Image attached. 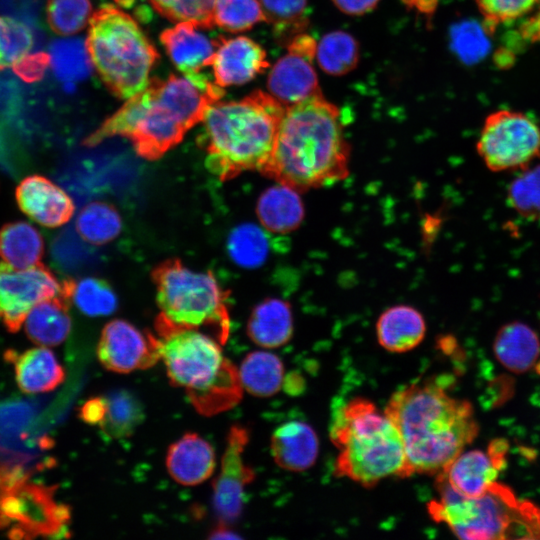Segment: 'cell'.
Instances as JSON below:
<instances>
[{
    "instance_id": "6da1fadb",
    "label": "cell",
    "mask_w": 540,
    "mask_h": 540,
    "mask_svg": "<svg viewBox=\"0 0 540 540\" xmlns=\"http://www.w3.org/2000/svg\"><path fill=\"white\" fill-rule=\"evenodd\" d=\"M384 412L401 436L408 476L437 475L479 432L472 404L430 380L395 391Z\"/></svg>"
},
{
    "instance_id": "7a4b0ae2",
    "label": "cell",
    "mask_w": 540,
    "mask_h": 540,
    "mask_svg": "<svg viewBox=\"0 0 540 540\" xmlns=\"http://www.w3.org/2000/svg\"><path fill=\"white\" fill-rule=\"evenodd\" d=\"M223 94V88L216 84L202 86L185 76L150 80L86 137L83 145L94 147L110 137L122 136L132 142L139 156L159 158L201 122L208 107Z\"/></svg>"
},
{
    "instance_id": "3957f363",
    "label": "cell",
    "mask_w": 540,
    "mask_h": 540,
    "mask_svg": "<svg viewBox=\"0 0 540 540\" xmlns=\"http://www.w3.org/2000/svg\"><path fill=\"white\" fill-rule=\"evenodd\" d=\"M350 155L339 109L320 92L286 107L273 154L261 172L306 191L344 180Z\"/></svg>"
},
{
    "instance_id": "277c9868",
    "label": "cell",
    "mask_w": 540,
    "mask_h": 540,
    "mask_svg": "<svg viewBox=\"0 0 540 540\" xmlns=\"http://www.w3.org/2000/svg\"><path fill=\"white\" fill-rule=\"evenodd\" d=\"M286 106L271 94L254 91L241 100L212 103L206 110L199 141L208 170L220 180L269 162Z\"/></svg>"
},
{
    "instance_id": "5b68a950",
    "label": "cell",
    "mask_w": 540,
    "mask_h": 540,
    "mask_svg": "<svg viewBox=\"0 0 540 540\" xmlns=\"http://www.w3.org/2000/svg\"><path fill=\"white\" fill-rule=\"evenodd\" d=\"M330 439L339 451L334 465L337 477L366 488L391 476L409 477L396 426L366 398H353L336 411Z\"/></svg>"
},
{
    "instance_id": "8992f818",
    "label": "cell",
    "mask_w": 540,
    "mask_h": 540,
    "mask_svg": "<svg viewBox=\"0 0 540 540\" xmlns=\"http://www.w3.org/2000/svg\"><path fill=\"white\" fill-rule=\"evenodd\" d=\"M438 498L429 502L431 518L467 540L539 539L540 509L518 499L498 482L477 497H464L435 481Z\"/></svg>"
},
{
    "instance_id": "52a82bcc",
    "label": "cell",
    "mask_w": 540,
    "mask_h": 540,
    "mask_svg": "<svg viewBox=\"0 0 540 540\" xmlns=\"http://www.w3.org/2000/svg\"><path fill=\"white\" fill-rule=\"evenodd\" d=\"M88 24L87 53L109 91L121 99L142 91L159 55L137 22L105 5L92 13Z\"/></svg>"
},
{
    "instance_id": "ba28073f",
    "label": "cell",
    "mask_w": 540,
    "mask_h": 540,
    "mask_svg": "<svg viewBox=\"0 0 540 540\" xmlns=\"http://www.w3.org/2000/svg\"><path fill=\"white\" fill-rule=\"evenodd\" d=\"M160 315L156 324L209 328L221 343L227 339L230 318L227 294L210 272H196L179 260L161 263L152 272Z\"/></svg>"
},
{
    "instance_id": "9c48e42d",
    "label": "cell",
    "mask_w": 540,
    "mask_h": 540,
    "mask_svg": "<svg viewBox=\"0 0 540 540\" xmlns=\"http://www.w3.org/2000/svg\"><path fill=\"white\" fill-rule=\"evenodd\" d=\"M156 329L168 378L172 385L185 389L191 403L238 371L211 335L159 324Z\"/></svg>"
},
{
    "instance_id": "30bf717a",
    "label": "cell",
    "mask_w": 540,
    "mask_h": 540,
    "mask_svg": "<svg viewBox=\"0 0 540 540\" xmlns=\"http://www.w3.org/2000/svg\"><path fill=\"white\" fill-rule=\"evenodd\" d=\"M476 149L491 171L525 169L540 156V128L521 112L495 111L485 119Z\"/></svg>"
},
{
    "instance_id": "8fae6325",
    "label": "cell",
    "mask_w": 540,
    "mask_h": 540,
    "mask_svg": "<svg viewBox=\"0 0 540 540\" xmlns=\"http://www.w3.org/2000/svg\"><path fill=\"white\" fill-rule=\"evenodd\" d=\"M63 288L54 273L41 262L24 269L0 262V321L9 332H18L29 311Z\"/></svg>"
},
{
    "instance_id": "7c38bea8",
    "label": "cell",
    "mask_w": 540,
    "mask_h": 540,
    "mask_svg": "<svg viewBox=\"0 0 540 540\" xmlns=\"http://www.w3.org/2000/svg\"><path fill=\"white\" fill-rule=\"evenodd\" d=\"M97 357L104 368L116 373L147 369L161 359L160 341L131 323L116 319L103 328L97 345Z\"/></svg>"
},
{
    "instance_id": "4fadbf2b",
    "label": "cell",
    "mask_w": 540,
    "mask_h": 540,
    "mask_svg": "<svg viewBox=\"0 0 540 540\" xmlns=\"http://www.w3.org/2000/svg\"><path fill=\"white\" fill-rule=\"evenodd\" d=\"M249 437V430L240 425L232 426L226 437L220 471L213 483L212 498L221 525L228 526L239 518L244 489L256 476L243 460Z\"/></svg>"
},
{
    "instance_id": "5bb4252c",
    "label": "cell",
    "mask_w": 540,
    "mask_h": 540,
    "mask_svg": "<svg viewBox=\"0 0 540 540\" xmlns=\"http://www.w3.org/2000/svg\"><path fill=\"white\" fill-rule=\"evenodd\" d=\"M316 43L306 34L293 37L288 44V53L272 67L267 86L270 94L284 106L299 103L321 90L312 66Z\"/></svg>"
},
{
    "instance_id": "9a60e30c",
    "label": "cell",
    "mask_w": 540,
    "mask_h": 540,
    "mask_svg": "<svg viewBox=\"0 0 540 540\" xmlns=\"http://www.w3.org/2000/svg\"><path fill=\"white\" fill-rule=\"evenodd\" d=\"M505 447L503 441L496 440L487 451H462L436 479L464 497H477L496 481L504 466Z\"/></svg>"
},
{
    "instance_id": "2e32d148",
    "label": "cell",
    "mask_w": 540,
    "mask_h": 540,
    "mask_svg": "<svg viewBox=\"0 0 540 540\" xmlns=\"http://www.w3.org/2000/svg\"><path fill=\"white\" fill-rule=\"evenodd\" d=\"M15 196L22 212L44 227H60L74 214L75 206L69 195L41 175L24 178L16 187Z\"/></svg>"
},
{
    "instance_id": "e0dca14e",
    "label": "cell",
    "mask_w": 540,
    "mask_h": 540,
    "mask_svg": "<svg viewBox=\"0 0 540 540\" xmlns=\"http://www.w3.org/2000/svg\"><path fill=\"white\" fill-rule=\"evenodd\" d=\"M214 82L221 88L242 85L269 66L264 49L250 38H220L212 59Z\"/></svg>"
},
{
    "instance_id": "ac0fdd59",
    "label": "cell",
    "mask_w": 540,
    "mask_h": 540,
    "mask_svg": "<svg viewBox=\"0 0 540 540\" xmlns=\"http://www.w3.org/2000/svg\"><path fill=\"white\" fill-rule=\"evenodd\" d=\"M74 284V280L65 279L59 294L40 301L29 311L23 324L33 343L52 347L66 340L72 324L68 308Z\"/></svg>"
},
{
    "instance_id": "d6986e66",
    "label": "cell",
    "mask_w": 540,
    "mask_h": 540,
    "mask_svg": "<svg viewBox=\"0 0 540 540\" xmlns=\"http://www.w3.org/2000/svg\"><path fill=\"white\" fill-rule=\"evenodd\" d=\"M215 452L209 442L196 433H186L170 445L166 455L169 475L179 484L195 486L214 472Z\"/></svg>"
},
{
    "instance_id": "ffe728a7",
    "label": "cell",
    "mask_w": 540,
    "mask_h": 540,
    "mask_svg": "<svg viewBox=\"0 0 540 540\" xmlns=\"http://www.w3.org/2000/svg\"><path fill=\"white\" fill-rule=\"evenodd\" d=\"M191 22H179L160 35L172 62L184 76L211 66L218 40H211Z\"/></svg>"
},
{
    "instance_id": "44dd1931",
    "label": "cell",
    "mask_w": 540,
    "mask_h": 540,
    "mask_svg": "<svg viewBox=\"0 0 540 540\" xmlns=\"http://www.w3.org/2000/svg\"><path fill=\"white\" fill-rule=\"evenodd\" d=\"M271 455L282 469L301 472L311 468L319 454V439L306 422L293 420L280 425L271 436Z\"/></svg>"
},
{
    "instance_id": "7402d4cb",
    "label": "cell",
    "mask_w": 540,
    "mask_h": 540,
    "mask_svg": "<svg viewBox=\"0 0 540 540\" xmlns=\"http://www.w3.org/2000/svg\"><path fill=\"white\" fill-rule=\"evenodd\" d=\"M426 334L423 315L410 305H394L384 310L376 322L378 343L392 353L416 348Z\"/></svg>"
},
{
    "instance_id": "603a6c76",
    "label": "cell",
    "mask_w": 540,
    "mask_h": 540,
    "mask_svg": "<svg viewBox=\"0 0 540 540\" xmlns=\"http://www.w3.org/2000/svg\"><path fill=\"white\" fill-rule=\"evenodd\" d=\"M13 360L16 381L25 393H44L54 390L65 379V371L48 347H38L22 354L8 351Z\"/></svg>"
},
{
    "instance_id": "cb8c5ba5",
    "label": "cell",
    "mask_w": 540,
    "mask_h": 540,
    "mask_svg": "<svg viewBox=\"0 0 540 540\" xmlns=\"http://www.w3.org/2000/svg\"><path fill=\"white\" fill-rule=\"evenodd\" d=\"M249 338L263 348L285 345L293 334V314L288 302L270 298L252 311L247 325Z\"/></svg>"
},
{
    "instance_id": "d4e9b609",
    "label": "cell",
    "mask_w": 540,
    "mask_h": 540,
    "mask_svg": "<svg viewBox=\"0 0 540 540\" xmlns=\"http://www.w3.org/2000/svg\"><path fill=\"white\" fill-rule=\"evenodd\" d=\"M493 351L507 370L524 373L536 364L540 355L539 337L522 322L508 323L498 330Z\"/></svg>"
},
{
    "instance_id": "484cf974",
    "label": "cell",
    "mask_w": 540,
    "mask_h": 540,
    "mask_svg": "<svg viewBox=\"0 0 540 540\" xmlns=\"http://www.w3.org/2000/svg\"><path fill=\"white\" fill-rule=\"evenodd\" d=\"M298 192L279 183L262 193L257 203V215L266 229L286 233L299 227L304 218V206Z\"/></svg>"
},
{
    "instance_id": "4316f807",
    "label": "cell",
    "mask_w": 540,
    "mask_h": 540,
    "mask_svg": "<svg viewBox=\"0 0 540 540\" xmlns=\"http://www.w3.org/2000/svg\"><path fill=\"white\" fill-rule=\"evenodd\" d=\"M44 241L40 232L23 221L6 223L0 228V258L6 264L24 269L40 263Z\"/></svg>"
},
{
    "instance_id": "83f0119b",
    "label": "cell",
    "mask_w": 540,
    "mask_h": 540,
    "mask_svg": "<svg viewBox=\"0 0 540 540\" xmlns=\"http://www.w3.org/2000/svg\"><path fill=\"white\" fill-rule=\"evenodd\" d=\"M239 376L243 389L248 393L256 397H270L283 386L284 365L273 353L254 351L243 359Z\"/></svg>"
},
{
    "instance_id": "f1b7e54d",
    "label": "cell",
    "mask_w": 540,
    "mask_h": 540,
    "mask_svg": "<svg viewBox=\"0 0 540 540\" xmlns=\"http://www.w3.org/2000/svg\"><path fill=\"white\" fill-rule=\"evenodd\" d=\"M106 413L100 428L110 438L130 436L144 420V407L127 390H117L105 397Z\"/></svg>"
},
{
    "instance_id": "f546056e",
    "label": "cell",
    "mask_w": 540,
    "mask_h": 540,
    "mask_svg": "<svg viewBox=\"0 0 540 540\" xmlns=\"http://www.w3.org/2000/svg\"><path fill=\"white\" fill-rule=\"evenodd\" d=\"M315 56L327 74L340 76L353 70L359 61V45L347 32L333 31L316 45Z\"/></svg>"
},
{
    "instance_id": "4dcf8cb0",
    "label": "cell",
    "mask_w": 540,
    "mask_h": 540,
    "mask_svg": "<svg viewBox=\"0 0 540 540\" xmlns=\"http://www.w3.org/2000/svg\"><path fill=\"white\" fill-rule=\"evenodd\" d=\"M75 225L78 234L86 242L102 245L118 236L122 222L118 211L112 205L92 202L82 208Z\"/></svg>"
},
{
    "instance_id": "1f68e13d",
    "label": "cell",
    "mask_w": 540,
    "mask_h": 540,
    "mask_svg": "<svg viewBox=\"0 0 540 540\" xmlns=\"http://www.w3.org/2000/svg\"><path fill=\"white\" fill-rule=\"evenodd\" d=\"M228 251L239 266L258 267L264 263L269 253L267 234L255 224H242L232 230L228 238Z\"/></svg>"
},
{
    "instance_id": "d6a6232c",
    "label": "cell",
    "mask_w": 540,
    "mask_h": 540,
    "mask_svg": "<svg viewBox=\"0 0 540 540\" xmlns=\"http://www.w3.org/2000/svg\"><path fill=\"white\" fill-rule=\"evenodd\" d=\"M265 21L269 22L275 35L289 39L300 34L307 23V0H260Z\"/></svg>"
},
{
    "instance_id": "836d02e7",
    "label": "cell",
    "mask_w": 540,
    "mask_h": 540,
    "mask_svg": "<svg viewBox=\"0 0 540 540\" xmlns=\"http://www.w3.org/2000/svg\"><path fill=\"white\" fill-rule=\"evenodd\" d=\"M46 16L54 33L71 36L89 23L92 5L90 0H47Z\"/></svg>"
},
{
    "instance_id": "e575fe53",
    "label": "cell",
    "mask_w": 540,
    "mask_h": 540,
    "mask_svg": "<svg viewBox=\"0 0 540 540\" xmlns=\"http://www.w3.org/2000/svg\"><path fill=\"white\" fill-rule=\"evenodd\" d=\"M49 55L54 72L63 80H80L89 73L91 62L82 40L55 41Z\"/></svg>"
},
{
    "instance_id": "d590c367",
    "label": "cell",
    "mask_w": 540,
    "mask_h": 540,
    "mask_svg": "<svg viewBox=\"0 0 540 540\" xmlns=\"http://www.w3.org/2000/svg\"><path fill=\"white\" fill-rule=\"evenodd\" d=\"M261 21L265 17L259 0H215L213 22L221 29L239 32Z\"/></svg>"
},
{
    "instance_id": "8d00e7d4",
    "label": "cell",
    "mask_w": 540,
    "mask_h": 540,
    "mask_svg": "<svg viewBox=\"0 0 540 540\" xmlns=\"http://www.w3.org/2000/svg\"><path fill=\"white\" fill-rule=\"evenodd\" d=\"M71 300L88 316H106L117 308V297L102 279L85 278L75 282Z\"/></svg>"
},
{
    "instance_id": "74e56055",
    "label": "cell",
    "mask_w": 540,
    "mask_h": 540,
    "mask_svg": "<svg viewBox=\"0 0 540 540\" xmlns=\"http://www.w3.org/2000/svg\"><path fill=\"white\" fill-rule=\"evenodd\" d=\"M507 198L521 216L540 217V164L526 169L510 183Z\"/></svg>"
},
{
    "instance_id": "f35d334b",
    "label": "cell",
    "mask_w": 540,
    "mask_h": 540,
    "mask_svg": "<svg viewBox=\"0 0 540 540\" xmlns=\"http://www.w3.org/2000/svg\"><path fill=\"white\" fill-rule=\"evenodd\" d=\"M163 17L175 22H191L203 29L212 28L215 0H148Z\"/></svg>"
},
{
    "instance_id": "ab89813d",
    "label": "cell",
    "mask_w": 540,
    "mask_h": 540,
    "mask_svg": "<svg viewBox=\"0 0 540 540\" xmlns=\"http://www.w3.org/2000/svg\"><path fill=\"white\" fill-rule=\"evenodd\" d=\"M33 46V34L23 23L0 16V70L13 67Z\"/></svg>"
},
{
    "instance_id": "60d3db41",
    "label": "cell",
    "mask_w": 540,
    "mask_h": 540,
    "mask_svg": "<svg viewBox=\"0 0 540 540\" xmlns=\"http://www.w3.org/2000/svg\"><path fill=\"white\" fill-rule=\"evenodd\" d=\"M451 45L461 60L473 63L488 50V41L475 22L464 21L451 29Z\"/></svg>"
},
{
    "instance_id": "b9f144b4",
    "label": "cell",
    "mask_w": 540,
    "mask_h": 540,
    "mask_svg": "<svg viewBox=\"0 0 540 540\" xmlns=\"http://www.w3.org/2000/svg\"><path fill=\"white\" fill-rule=\"evenodd\" d=\"M486 28L492 30L501 23L515 20L535 8L540 0H475Z\"/></svg>"
},
{
    "instance_id": "7bdbcfd3",
    "label": "cell",
    "mask_w": 540,
    "mask_h": 540,
    "mask_svg": "<svg viewBox=\"0 0 540 540\" xmlns=\"http://www.w3.org/2000/svg\"><path fill=\"white\" fill-rule=\"evenodd\" d=\"M50 65V55L45 52L27 54L13 65L14 72L25 82L40 80Z\"/></svg>"
},
{
    "instance_id": "ee69618b",
    "label": "cell",
    "mask_w": 540,
    "mask_h": 540,
    "mask_svg": "<svg viewBox=\"0 0 540 540\" xmlns=\"http://www.w3.org/2000/svg\"><path fill=\"white\" fill-rule=\"evenodd\" d=\"M106 413L105 397H94L85 402L80 409V417L89 424H100Z\"/></svg>"
},
{
    "instance_id": "f6af8a7d",
    "label": "cell",
    "mask_w": 540,
    "mask_h": 540,
    "mask_svg": "<svg viewBox=\"0 0 540 540\" xmlns=\"http://www.w3.org/2000/svg\"><path fill=\"white\" fill-rule=\"evenodd\" d=\"M342 12L350 15H360L371 11L379 0H332Z\"/></svg>"
},
{
    "instance_id": "bcb514c9",
    "label": "cell",
    "mask_w": 540,
    "mask_h": 540,
    "mask_svg": "<svg viewBox=\"0 0 540 540\" xmlns=\"http://www.w3.org/2000/svg\"><path fill=\"white\" fill-rule=\"evenodd\" d=\"M520 35L528 42L540 41V6L535 14H533L521 25Z\"/></svg>"
},
{
    "instance_id": "7dc6e473",
    "label": "cell",
    "mask_w": 540,
    "mask_h": 540,
    "mask_svg": "<svg viewBox=\"0 0 540 540\" xmlns=\"http://www.w3.org/2000/svg\"><path fill=\"white\" fill-rule=\"evenodd\" d=\"M210 539H238L239 535L233 533L228 526L221 525L215 529L212 534L209 536Z\"/></svg>"
}]
</instances>
